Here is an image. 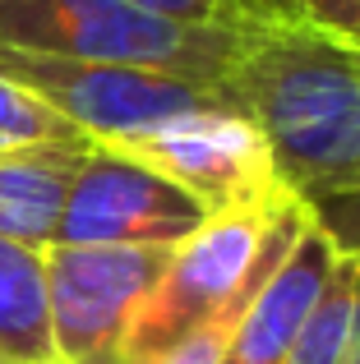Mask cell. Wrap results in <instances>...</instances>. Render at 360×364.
Here are the masks:
<instances>
[{
    "label": "cell",
    "mask_w": 360,
    "mask_h": 364,
    "mask_svg": "<svg viewBox=\"0 0 360 364\" xmlns=\"http://www.w3.org/2000/svg\"><path fill=\"white\" fill-rule=\"evenodd\" d=\"M125 5L180 28H203V33L245 37V33H263V28H282L263 0H125Z\"/></svg>",
    "instance_id": "cell-13"
},
{
    "label": "cell",
    "mask_w": 360,
    "mask_h": 364,
    "mask_svg": "<svg viewBox=\"0 0 360 364\" xmlns=\"http://www.w3.org/2000/svg\"><path fill=\"white\" fill-rule=\"evenodd\" d=\"M120 152L148 161L153 171H162L166 180H176L180 189L208 203L213 213H235V208H259L282 198L287 189L277 185L268 143L259 139L250 120L240 111H198V116L171 120L162 129L144 134V139L125 143Z\"/></svg>",
    "instance_id": "cell-7"
},
{
    "label": "cell",
    "mask_w": 360,
    "mask_h": 364,
    "mask_svg": "<svg viewBox=\"0 0 360 364\" xmlns=\"http://www.w3.org/2000/svg\"><path fill=\"white\" fill-rule=\"evenodd\" d=\"M300 226H305V203H296L291 194L208 217L189 240L171 249L157 286L129 318L120 364H157L176 346H185L226 304L240 300L282 263Z\"/></svg>",
    "instance_id": "cell-2"
},
{
    "label": "cell",
    "mask_w": 360,
    "mask_h": 364,
    "mask_svg": "<svg viewBox=\"0 0 360 364\" xmlns=\"http://www.w3.org/2000/svg\"><path fill=\"white\" fill-rule=\"evenodd\" d=\"M291 9L300 28H314L360 51V0H291Z\"/></svg>",
    "instance_id": "cell-15"
},
{
    "label": "cell",
    "mask_w": 360,
    "mask_h": 364,
    "mask_svg": "<svg viewBox=\"0 0 360 364\" xmlns=\"http://www.w3.org/2000/svg\"><path fill=\"white\" fill-rule=\"evenodd\" d=\"M0 364H55L42 249L0 240Z\"/></svg>",
    "instance_id": "cell-10"
},
{
    "label": "cell",
    "mask_w": 360,
    "mask_h": 364,
    "mask_svg": "<svg viewBox=\"0 0 360 364\" xmlns=\"http://www.w3.org/2000/svg\"><path fill=\"white\" fill-rule=\"evenodd\" d=\"M226 102L268 143L296 203L360 189V51L314 28L250 33L226 74Z\"/></svg>",
    "instance_id": "cell-1"
},
{
    "label": "cell",
    "mask_w": 360,
    "mask_h": 364,
    "mask_svg": "<svg viewBox=\"0 0 360 364\" xmlns=\"http://www.w3.org/2000/svg\"><path fill=\"white\" fill-rule=\"evenodd\" d=\"M356 364H360V355H356Z\"/></svg>",
    "instance_id": "cell-17"
},
{
    "label": "cell",
    "mask_w": 360,
    "mask_h": 364,
    "mask_svg": "<svg viewBox=\"0 0 360 364\" xmlns=\"http://www.w3.org/2000/svg\"><path fill=\"white\" fill-rule=\"evenodd\" d=\"M217 217L189 189L166 180L148 161L120 148L92 143L79 176L70 185L55 245H157L176 249L180 240Z\"/></svg>",
    "instance_id": "cell-6"
},
{
    "label": "cell",
    "mask_w": 360,
    "mask_h": 364,
    "mask_svg": "<svg viewBox=\"0 0 360 364\" xmlns=\"http://www.w3.org/2000/svg\"><path fill=\"white\" fill-rule=\"evenodd\" d=\"M309 222L328 235V245L346 258H360V189L351 194H333L319 198V203H305Z\"/></svg>",
    "instance_id": "cell-14"
},
{
    "label": "cell",
    "mask_w": 360,
    "mask_h": 364,
    "mask_svg": "<svg viewBox=\"0 0 360 364\" xmlns=\"http://www.w3.org/2000/svg\"><path fill=\"white\" fill-rule=\"evenodd\" d=\"M51 143H92V139H83L70 120H60L23 83L0 74V157L23 148H51Z\"/></svg>",
    "instance_id": "cell-12"
},
{
    "label": "cell",
    "mask_w": 360,
    "mask_h": 364,
    "mask_svg": "<svg viewBox=\"0 0 360 364\" xmlns=\"http://www.w3.org/2000/svg\"><path fill=\"white\" fill-rule=\"evenodd\" d=\"M360 355V258L337 254L305 328L282 364H356Z\"/></svg>",
    "instance_id": "cell-11"
},
{
    "label": "cell",
    "mask_w": 360,
    "mask_h": 364,
    "mask_svg": "<svg viewBox=\"0 0 360 364\" xmlns=\"http://www.w3.org/2000/svg\"><path fill=\"white\" fill-rule=\"evenodd\" d=\"M333 263H337V249L328 245V235L305 213V226L296 231L282 263L263 277L259 291L250 295V304L240 309L217 364H282L287 360L291 341L305 328Z\"/></svg>",
    "instance_id": "cell-8"
},
{
    "label": "cell",
    "mask_w": 360,
    "mask_h": 364,
    "mask_svg": "<svg viewBox=\"0 0 360 364\" xmlns=\"http://www.w3.org/2000/svg\"><path fill=\"white\" fill-rule=\"evenodd\" d=\"M263 5H268V14L277 18L282 28H300V23H296V9H291V0H263Z\"/></svg>",
    "instance_id": "cell-16"
},
{
    "label": "cell",
    "mask_w": 360,
    "mask_h": 364,
    "mask_svg": "<svg viewBox=\"0 0 360 364\" xmlns=\"http://www.w3.org/2000/svg\"><path fill=\"white\" fill-rule=\"evenodd\" d=\"M245 37L180 28L125 0H0V46L5 51L139 65V70L180 74V79L222 92Z\"/></svg>",
    "instance_id": "cell-3"
},
{
    "label": "cell",
    "mask_w": 360,
    "mask_h": 364,
    "mask_svg": "<svg viewBox=\"0 0 360 364\" xmlns=\"http://www.w3.org/2000/svg\"><path fill=\"white\" fill-rule=\"evenodd\" d=\"M92 143H51L0 157V240L51 249L70 185Z\"/></svg>",
    "instance_id": "cell-9"
},
{
    "label": "cell",
    "mask_w": 360,
    "mask_h": 364,
    "mask_svg": "<svg viewBox=\"0 0 360 364\" xmlns=\"http://www.w3.org/2000/svg\"><path fill=\"white\" fill-rule=\"evenodd\" d=\"M0 74L23 83L33 97H42L60 120H70L83 139L102 148H125L171 120L231 107L222 88L139 65L60 60V55H28L0 46Z\"/></svg>",
    "instance_id": "cell-4"
},
{
    "label": "cell",
    "mask_w": 360,
    "mask_h": 364,
    "mask_svg": "<svg viewBox=\"0 0 360 364\" xmlns=\"http://www.w3.org/2000/svg\"><path fill=\"white\" fill-rule=\"evenodd\" d=\"M171 249L51 245L42 249L55 364H120L125 328L157 286Z\"/></svg>",
    "instance_id": "cell-5"
}]
</instances>
